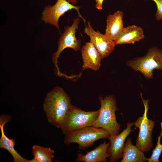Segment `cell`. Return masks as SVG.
<instances>
[{
    "mask_svg": "<svg viewBox=\"0 0 162 162\" xmlns=\"http://www.w3.org/2000/svg\"><path fill=\"white\" fill-rule=\"evenodd\" d=\"M72 106L70 97L59 87H56L47 94L44 104L48 121L61 129Z\"/></svg>",
    "mask_w": 162,
    "mask_h": 162,
    "instance_id": "1",
    "label": "cell"
},
{
    "mask_svg": "<svg viewBox=\"0 0 162 162\" xmlns=\"http://www.w3.org/2000/svg\"><path fill=\"white\" fill-rule=\"evenodd\" d=\"M99 100L100 107L99 114L92 126L104 129L110 135L118 134L121 128L116 119L115 113L118 108L115 97L111 95L106 96L104 98L100 96Z\"/></svg>",
    "mask_w": 162,
    "mask_h": 162,
    "instance_id": "2",
    "label": "cell"
},
{
    "mask_svg": "<svg viewBox=\"0 0 162 162\" xmlns=\"http://www.w3.org/2000/svg\"><path fill=\"white\" fill-rule=\"evenodd\" d=\"M64 142L68 145L71 143L78 144L80 150L92 146L97 140L108 138L109 133L104 129L92 126L71 131L65 134Z\"/></svg>",
    "mask_w": 162,
    "mask_h": 162,
    "instance_id": "3",
    "label": "cell"
},
{
    "mask_svg": "<svg viewBox=\"0 0 162 162\" xmlns=\"http://www.w3.org/2000/svg\"><path fill=\"white\" fill-rule=\"evenodd\" d=\"M127 65L135 71L140 72L146 78L151 79L154 69L162 70V50L156 47L151 48L145 56L128 61Z\"/></svg>",
    "mask_w": 162,
    "mask_h": 162,
    "instance_id": "4",
    "label": "cell"
},
{
    "mask_svg": "<svg viewBox=\"0 0 162 162\" xmlns=\"http://www.w3.org/2000/svg\"><path fill=\"white\" fill-rule=\"evenodd\" d=\"M141 96L144 106V113L142 116L139 118L133 123L135 129L138 128L139 129L138 136L136 140V146L144 152H146L149 151L152 148V134L155 122L147 117L149 100L143 99L141 94Z\"/></svg>",
    "mask_w": 162,
    "mask_h": 162,
    "instance_id": "5",
    "label": "cell"
},
{
    "mask_svg": "<svg viewBox=\"0 0 162 162\" xmlns=\"http://www.w3.org/2000/svg\"><path fill=\"white\" fill-rule=\"evenodd\" d=\"M99 111L98 110L86 111L72 105L62 130L65 134L71 131L92 126L98 117Z\"/></svg>",
    "mask_w": 162,
    "mask_h": 162,
    "instance_id": "6",
    "label": "cell"
},
{
    "mask_svg": "<svg viewBox=\"0 0 162 162\" xmlns=\"http://www.w3.org/2000/svg\"><path fill=\"white\" fill-rule=\"evenodd\" d=\"M80 20L79 18L75 19L72 25L66 26L63 34L59 38L57 51L53 55V62L56 68L57 74L62 76L57 65L58 59L61 53L65 49L70 48L75 51L80 50L81 40L76 39L75 36L76 30L78 29Z\"/></svg>",
    "mask_w": 162,
    "mask_h": 162,
    "instance_id": "7",
    "label": "cell"
},
{
    "mask_svg": "<svg viewBox=\"0 0 162 162\" xmlns=\"http://www.w3.org/2000/svg\"><path fill=\"white\" fill-rule=\"evenodd\" d=\"M80 8V6H75L66 0H57L53 5H47L45 7L42 13L41 19L45 23L55 26L59 31L58 21L60 17L68 11L72 9L76 10L79 17L85 22L86 20L79 12Z\"/></svg>",
    "mask_w": 162,
    "mask_h": 162,
    "instance_id": "8",
    "label": "cell"
},
{
    "mask_svg": "<svg viewBox=\"0 0 162 162\" xmlns=\"http://www.w3.org/2000/svg\"><path fill=\"white\" fill-rule=\"evenodd\" d=\"M85 33L88 36L90 41L100 54L102 58L107 57L114 50L116 45L114 41L98 31H95L90 23L87 22L84 29Z\"/></svg>",
    "mask_w": 162,
    "mask_h": 162,
    "instance_id": "9",
    "label": "cell"
},
{
    "mask_svg": "<svg viewBox=\"0 0 162 162\" xmlns=\"http://www.w3.org/2000/svg\"><path fill=\"white\" fill-rule=\"evenodd\" d=\"M133 125V123L128 122L126 128L120 134L110 135L108 139L110 144L107 151L110 155V162H116L122 158L125 142L128 136L134 130L131 129Z\"/></svg>",
    "mask_w": 162,
    "mask_h": 162,
    "instance_id": "10",
    "label": "cell"
},
{
    "mask_svg": "<svg viewBox=\"0 0 162 162\" xmlns=\"http://www.w3.org/2000/svg\"><path fill=\"white\" fill-rule=\"evenodd\" d=\"M10 119V118L8 116L2 115L0 116V129L1 136L0 139V148L6 149L11 154L14 162H29V160L22 157L15 149L16 144L15 140L9 138L5 134L4 126Z\"/></svg>",
    "mask_w": 162,
    "mask_h": 162,
    "instance_id": "11",
    "label": "cell"
},
{
    "mask_svg": "<svg viewBox=\"0 0 162 162\" xmlns=\"http://www.w3.org/2000/svg\"><path fill=\"white\" fill-rule=\"evenodd\" d=\"M83 61V70L89 68L95 71L98 70L102 58L100 54L90 42H87L81 50Z\"/></svg>",
    "mask_w": 162,
    "mask_h": 162,
    "instance_id": "12",
    "label": "cell"
},
{
    "mask_svg": "<svg viewBox=\"0 0 162 162\" xmlns=\"http://www.w3.org/2000/svg\"><path fill=\"white\" fill-rule=\"evenodd\" d=\"M123 16V12L118 10L107 18L105 34L114 41L117 39L124 28Z\"/></svg>",
    "mask_w": 162,
    "mask_h": 162,
    "instance_id": "13",
    "label": "cell"
},
{
    "mask_svg": "<svg viewBox=\"0 0 162 162\" xmlns=\"http://www.w3.org/2000/svg\"><path fill=\"white\" fill-rule=\"evenodd\" d=\"M110 144V142L106 143L105 141L94 149L87 152L85 154L79 153L76 160L78 162H106L107 158L110 156L107 152Z\"/></svg>",
    "mask_w": 162,
    "mask_h": 162,
    "instance_id": "14",
    "label": "cell"
},
{
    "mask_svg": "<svg viewBox=\"0 0 162 162\" xmlns=\"http://www.w3.org/2000/svg\"><path fill=\"white\" fill-rule=\"evenodd\" d=\"M144 38L142 28L134 25L124 28L118 38L114 42L116 46L124 44H133Z\"/></svg>",
    "mask_w": 162,
    "mask_h": 162,
    "instance_id": "15",
    "label": "cell"
},
{
    "mask_svg": "<svg viewBox=\"0 0 162 162\" xmlns=\"http://www.w3.org/2000/svg\"><path fill=\"white\" fill-rule=\"evenodd\" d=\"M121 162H145L148 161V158L144 152L136 145H133L131 138H128L124 144Z\"/></svg>",
    "mask_w": 162,
    "mask_h": 162,
    "instance_id": "16",
    "label": "cell"
},
{
    "mask_svg": "<svg viewBox=\"0 0 162 162\" xmlns=\"http://www.w3.org/2000/svg\"><path fill=\"white\" fill-rule=\"evenodd\" d=\"M33 158L29 162H52L55 151L50 148L34 145L32 147Z\"/></svg>",
    "mask_w": 162,
    "mask_h": 162,
    "instance_id": "17",
    "label": "cell"
},
{
    "mask_svg": "<svg viewBox=\"0 0 162 162\" xmlns=\"http://www.w3.org/2000/svg\"><path fill=\"white\" fill-rule=\"evenodd\" d=\"M162 132L160 136H159L158 141L153 151L152 155L148 158V162H158L159 161V158L162 152V144L160 143V139Z\"/></svg>",
    "mask_w": 162,
    "mask_h": 162,
    "instance_id": "18",
    "label": "cell"
},
{
    "mask_svg": "<svg viewBox=\"0 0 162 162\" xmlns=\"http://www.w3.org/2000/svg\"><path fill=\"white\" fill-rule=\"evenodd\" d=\"M155 2L157 8V11L155 15L156 19L159 20L162 19V0H152Z\"/></svg>",
    "mask_w": 162,
    "mask_h": 162,
    "instance_id": "19",
    "label": "cell"
},
{
    "mask_svg": "<svg viewBox=\"0 0 162 162\" xmlns=\"http://www.w3.org/2000/svg\"><path fill=\"white\" fill-rule=\"evenodd\" d=\"M104 0H95L96 2V7L99 10L102 9V4Z\"/></svg>",
    "mask_w": 162,
    "mask_h": 162,
    "instance_id": "20",
    "label": "cell"
},
{
    "mask_svg": "<svg viewBox=\"0 0 162 162\" xmlns=\"http://www.w3.org/2000/svg\"><path fill=\"white\" fill-rule=\"evenodd\" d=\"M68 2L74 5L76 4L77 2V0H66Z\"/></svg>",
    "mask_w": 162,
    "mask_h": 162,
    "instance_id": "21",
    "label": "cell"
}]
</instances>
